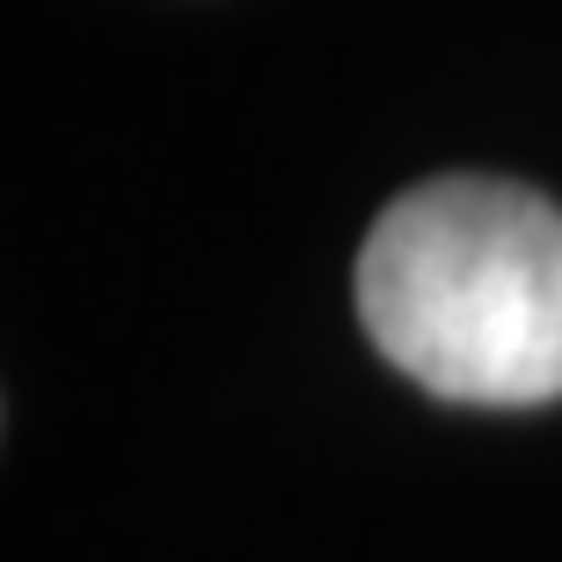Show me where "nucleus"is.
I'll use <instances>...</instances> for the list:
<instances>
[{
    "instance_id": "1",
    "label": "nucleus",
    "mask_w": 562,
    "mask_h": 562,
    "mask_svg": "<svg viewBox=\"0 0 562 562\" xmlns=\"http://www.w3.org/2000/svg\"><path fill=\"white\" fill-rule=\"evenodd\" d=\"M358 322L446 402L562 395V212L497 176H438L373 220Z\"/></svg>"
}]
</instances>
